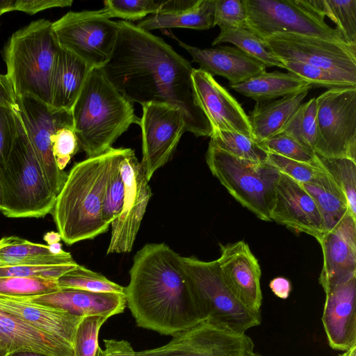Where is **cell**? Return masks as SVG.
Wrapping results in <instances>:
<instances>
[{"label":"cell","mask_w":356,"mask_h":356,"mask_svg":"<svg viewBox=\"0 0 356 356\" xmlns=\"http://www.w3.org/2000/svg\"><path fill=\"white\" fill-rule=\"evenodd\" d=\"M118 36L101 67L113 87L131 103L165 104L181 113L186 131L210 136V124L198 105L188 60L161 38L131 22L118 21Z\"/></svg>","instance_id":"obj_1"},{"label":"cell","mask_w":356,"mask_h":356,"mask_svg":"<svg viewBox=\"0 0 356 356\" xmlns=\"http://www.w3.org/2000/svg\"><path fill=\"white\" fill-rule=\"evenodd\" d=\"M125 296L137 325L161 334L173 336L204 321L181 257L163 243L146 244L135 254Z\"/></svg>","instance_id":"obj_2"},{"label":"cell","mask_w":356,"mask_h":356,"mask_svg":"<svg viewBox=\"0 0 356 356\" xmlns=\"http://www.w3.org/2000/svg\"><path fill=\"white\" fill-rule=\"evenodd\" d=\"M128 149L111 147L88 157L75 163L67 174L51 211L61 239L67 245L92 239L108 230L110 225L102 215L104 195Z\"/></svg>","instance_id":"obj_3"},{"label":"cell","mask_w":356,"mask_h":356,"mask_svg":"<svg viewBox=\"0 0 356 356\" xmlns=\"http://www.w3.org/2000/svg\"><path fill=\"white\" fill-rule=\"evenodd\" d=\"M71 113L79 147L88 157L106 152L131 124H140L134 104L98 67L90 71Z\"/></svg>","instance_id":"obj_4"},{"label":"cell","mask_w":356,"mask_h":356,"mask_svg":"<svg viewBox=\"0 0 356 356\" xmlns=\"http://www.w3.org/2000/svg\"><path fill=\"white\" fill-rule=\"evenodd\" d=\"M59 49L52 22L47 19L31 22L11 35L3 56L15 97L30 96L51 106Z\"/></svg>","instance_id":"obj_5"},{"label":"cell","mask_w":356,"mask_h":356,"mask_svg":"<svg viewBox=\"0 0 356 356\" xmlns=\"http://www.w3.org/2000/svg\"><path fill=\"white\" fill-rule=\"evenodd\" d=\"M18 118L17 136L2 179L0 211L9 218H42L51 213L56 195Z\"/></svg>","instance_id":"obj_6"},{"label":"cell","mask_w":356,"mask_h":356,"mask_svg":"<svg viewBox=\"0 0 356 356\" xmlns=\"http://www.w3.org/2000/svg\"><path fill=\"white\" fill-rule=\"evenodd\" d=\"M182 266L203 320L238 334L261 323V314L242 303L225 283L217 260L181 257Z\"/></svg>","instance_id":"obj_7"},{"label":"cell","mask_w":356,"mask_h":356,"mask_svg":"<svg viewBox=\"0 0 356 356\" xmlns=\"http://www.w3.org/2000/svg\"><path fill=\"white\" fill-rule=\"evenodd\" d=\"M206 161L214 177L243 207L264 221L269 216L280 172L267 162L233 156L211 144Z\"/></svg>","instance_id":"obj_8"},{"label":"cell","mask_w":356,"mask_h":356,"mask_svg":"<svg viewBox=\"0 0 356 356\" xmlns=\"http://www.w3.org/2000/svg\"><path fill=\"white\" fill-rule=\"evenodd\" d=\"M245 27L262 40L279 33L319 38L348 44L308 0H242Z\"/></svg>","instance_id":"obj_9"},{"label":"cell","mask_w":356,"mask_h":356,"mask_svg":"<svg viewBox=\"0 0 356 356\" xmlns=\"http://www.w3.org/2000/svg\"><path fill=\"white\" fill-rule=\"evenodd\" d=\"M59 46L90 67L101 68L110 58L119 31L118 22L104 8L70 11L52 22Z\"/></svg>","instance_id":"obj_10"},{"label":"cell","mask_w":356,"mask_h":356,"mask_svg":"<svg viewBox=\"0 0 356 356\" xmlns=\"http://www.w3.org/2000/svg\"><path fill=\"white\" fill-rule=\"evenodd\" d=\"M314 152L356 161V86L332 88L316 98Z\"/></svg>","instance_id":"obj_11"},{"label":"cell","mask_w":356,"mask_h":356,"mask_svg":"<svg viewBox=\"0 0 356 356\" xmlns=\"http://www.w3.org/2000/svg\"><path fill=\"white\" fill-rule=\"evenodd\" d=\"M17 112L45 178L57 196L67 174L58 168L52 152L53 137L58 130L74 127L70 111L56 109L33 97H16Z\"/></svg>","instance_id":"obj_12"},{"label":"cell","mask_w":356,"mask_h":356,"mask_svg":"<svg viewBox=\"0 0 356 356\" xmlns=\"http://www.w3.org/2000/svg\"><path fill=\"white\" fill-rule=\"evenodd\" d=\"M280 60L300 62L356 79V45L296 34L264 39Z\"/></svg>","instance_id":"obj_13"},{"label":"cell","mask_w":356,"mask_h":356,"mask_svg":"<svg viewBox=\"0 0 356 356\" xmlns=\"http://www.w3.org/2000/svg\"><path fill=\"white\" fill-rule=\"evenodd\" d=\"M164 346L137 352L138 356H252L254 343L238 334L203 321L173 336Z\"/></svg>","instance_id":"obj_14"},{"label":"cell","mask_w":356,"mask_h":356,"mask_svg":"<svg viewBox=\"0 0 356 356\" xmlns=\"http://www.w3.org/2000/svg\"><path fill=\"white\" fill-rule=\"evenodd\" d=\"M124 195L122 210L111 222V237L107 254L131 251L147 206L151 188L134 149L129 148L120 162Z\"/></svg>","instance_id":"obj_15"},{"label":"cell","mask_w":356,"mask_h":356,"mask_svg":"<svg viewBox=\"0 0 356 356\" xmlns=\"http://www.w3.org/2000/svg\"><path fill=\"white\" fill-rule=\"evenodd\" d=\"M140 119L143 159L140 163L149 181L154 173L169 161L186 131L181 111L165 104H144Z\"/></svg>","instance_id":"obj_16"},{"label":"cell","mask_w":356,"mask_h":356,"mask_svg":"<svg viewBox=\"0 0 356 356\" xmlns=\"http://www.w3.org/2000/svg\"><path fill=\"white\" fill-rule=\"evenodd\" d=\"M192 79L199 106L212 131H229L254 140L248 115L241 104L207 72L193 68Z\"/></svg>","instance_id":"obj_17"},{"label":"cell","mask_w":356,"mask_h":356,"mask_svg":"<svg viewBox=\"0 0 356 356\" xmlns=\"http://www.w3.org/2000/svg\"><path fill=\"white\" fill-rule=\"evenodd\" d=\"M269 216L271 221L317 241L324 234L321 216L313 198L300 184L282 173L275 186Z\"/></svg>","instance_id":"obj_18"},{"label":"cell","mask_w":356,"mask_h":356,"mask_svg":"<svg viewBox=\"0 0 356 356\" xmlns=\"http://www.w3.org/2000/svg\"><path fill=\"white\" fill-rule=\"evenodd\" d=\"M217 262L222 276L236 298L247 307L260 312L261 271L257 259L243 241L220 244Z\"/></svg>","instance_id":"obj_19"},{"label":"cell","mask_w":356,"mask_h":356,"mask_svg":"<svg viewBox=\"0 0 356 356\" xmlns=\"http://www.w3.org/2000/svg\"><path fill=\"white\" fill-rule=\"evenodd\" d=\"M318 242L323 255L318 279L323 290L356 275V218L350 213Z\"/></svg>","instance_id":"obj_20"},{"label":"cell","mask_w":356,"mask_h":356,"mask_svg":"<svg viewBox=\"0 0 356 356\" xmlns=\"http://www.w3.org/2000/svg\"><path fill=\"white\" fill-rule=\"evenodd\" d=\"M322 323L329 346L345 351L356 345V275L324 290Z\"/></svg>","instance_id":"obj_21"},{"label":"cell","mask_w":356,"mask_h":356,"mask_svg":"<svg viewBox=\"0 0 356 356\" xmlns=\"http://www.w3.org/2000/svg\"><path fill=\"white\" fill-rule=\"evenodd\" d=\"M186 49L200 68L212 76L219 75L238 84L266 72V66L248 56L236 47L218 46L202 49L191 46L172 35Z\"/></svg>","instance_id":"obj_22"},{"label":"cell","mask_w":356,"mask_h":356,"mask_svg":"<svg viewBox=\"0 0 356 356\" xmlns=\"http://www.w3.org/2000/svg\"><path fill=\"white\" fill-rule=\"evenodd\" d=\"M23 298L80 317L104 316L110 318L122 313L127 306L125 294L97 293L74 289H59L52 293Z\"/></svg>","instance_id":"obj_23"},{"label":"cell","mask_w":356,"mask_h":356,"mask_svg":"<svg viewBox=\"0 0 356 356\" xmlns=\"http://www.w3.org/2000/svg\"><path fill=\"white\" fill-rule=\"evenodd\" d=\"M0 309L73 346L76 327L83 317L23 297L0 295Z\"/></svg>","instance_id":"obj_24"},{"label":"cell","mask_w":356,"mask_h":356,"mask_svg":"<svg viewBox=\"0 0 356 356\" xmlns=\"http://www.w3.org/2000/svg\"><path fill=\"white\" fill-rule=\"evenodd\" d=\"M0 350H31L52 356H74L73 346L0 309Z\"/></svg>","instance_id":"obj_25"},{"label":"cell","mask_w":356,"mask_h":356,"mask_svg":"<svg viewBox=\"0 0 356 356\" xmlns=\"http://www.w3.org/2000/svg\"><path fill=\"white\" fill-rule=\"evenodd\" d=\"M92 68L60 47L52 77L51 106L71 111Z\"/></svg>","instance_id":"obj_26"},{"label":"cell","mask_w":356,"mask_h":356,"mask_svg":"<svg viewBox=\"0 0 356 356\" xmlns=\"http://www.w3.org/2000/svg\"><path fill=\"white\" fill-rule=\"evenodd\" d=\"M308 92L257 102L248 116L254 140L259 143L281 133Z\"/></svg>","instance_id":"obj_27"},{"label":"cell","mask_w":356,"mask_h":356,"mask_svg":"<svg viewBox=\"0 0 356 356\" xmlns=\"http://www.w3.org/2000/svg\"><path fill=\"white\" fill-rule=\"evenodd\" d=\"M229 87L257 102L273 100L312 88L309 82L296 75L278 71L264 72Z\"/></svg>","instance_id":"obj_28"},{"label":"cell","mask_w":356,"mask_h":356,"mask_svg":"<svg viewBox=\"0 0 356 356\" xmlns=\"http://www.w3.org/2000/svg\"><path fill=\"white\" fill-rule=\"evenodd\" d=\"M75 263L70 252L54 254L48 245L32 243L15 236L0 239L1 266H40Z\"/></svg>","instance_id":"obj_29"},{"label":"cell","mask_w":356,"mask_h":356,"mask_svg":"<svg viewBox=\"0 0 356 356\" xmlns=\"http://www.w3.org/2000/svg\"><path fill=\"white\" fill-rule=\"evenodd\" d=\"M300 184L313 198L318 209L324 233L332 230L350 213L345 194L326 172Z\"/></svg>","instance_id":"obj_30"},{"label":"cell","mask_w":356,"mask_h":356,"mask_svg":"<svg viewBox=\"0 0 356 356\" xmlns=\"http://www.w3.org/2000/svg\"><path fill=\"white\" fill-rule=\"evenodd\" d=\"M214 8L215 0H199L193 8L188 10L150 15L136 26L147 31L170 28L207 30L215 26Z\"/></svg>","instance_id":"obj_31"},{"label":"cell","mask_w":356,"mask_h":356,"mask_svg":"<svg viewBox=\"0 0 356 356\" xmlns=\"http://www.w3.org/2000/svg\"><path fill=\"white\" fill-rule=\"evenodd\" d=\"M225 42L233 44L248 56L264 64L266 67H278L284 69L282 61L268 48L265 41L245 26L220 32L213 40L212 45Z\"/></svg>","instance_id":"obj_32"},{"label":"cell","mask_w":356,"mask_h":356,"mask_svg":"<svg viewBox=\"0 0 356 356\" xmlns=\"http://www.w3.org/2000/svg\"><path fill=\"white\" fill-rule=\"evenodd\" d=\"M322 16L335 23L346 42L356 45V0H308Z\"/></svg>","instance_id":"obj_33"},{"label":"cell","mask_w":356,"mask_h":356,"mask_svg":"<svg viewBox=\"0 0 356 356\" xmlns=\"http://www.w3.org/2000/svg\"><path fill=\"white\" fill-rule=\"evenodd\" d=\"M209 144L238 158L266 162L268 152L255 140L236 132L212 131Z\"/></svg>","instance_id":"obj_34"},{"label":"cell","mask_w":356,"mask_h":356,"mask_svg":"<svg viewBox=\"0 0 356 356\" xmlns=\"http://www.w3.org/2000/svg\"><path fill=\"white\" fill-rule=\"evenodd\" d=\"M282 132L291 136L307 149L314 150L317 138L315 97L302 104L297 108Z\"/></svg>","instance_id":"obj_35"},{"label":"cell","mask_w":356,"mask_h":356,"mask_svg":"<svg viewBox=\"0 0 356 356\" xmlns=\"http://www.w3.org/2000/svg\"><path fill=\"white\" fill-rule=\"evenodd\" d=\"M316 156L320 165L345 194L350 213L356 218V161L348 158H325L318 154Z\"/></svg>","instance_id":"obj_36"},{"label":"cell","mask_w":356,"mask_h":356,"mask_svg":"<svg viewBox=\"0 0 356 356\" xmlns=\"http://www.w3.org/2000/svg\"><path fill=\"white\" fill-rule=\"evenodd\" d=\"M59 289H74L97 293L125 294V287L119 285L100 273L78 264L57 280Z\"/></svg>","instance_id":"obj_37"},{"label":"cell","mask_w":356,"mask_h":356,"mask_svg":"<svg viewBox=\"0 0 356 356\" xmlns=\"http://www.w3.org/2000/svg\"><path fill=\"white\" fill-rule=\"evenodd\" d=\"M284 69L296 76L309 82L313 88L355 87L356 79L332 71L300 62L281 60Z\"/></svg>","instance_id":"obj_38"},{"label":"cell","mask_w":356,"mask_h":356,"mask_svg":"<svg viewBox=\"0 0 356 356\" xmlns=\"http://www.w3.org/2000/svg\"><path fill=\"white\" fill-rule=\"evenodd\" d=\"M59 289L57 280L39 277H0V295L15 297L41 296Z\"/></svg>","instance_id":"obj_39"},{"label":"cell","mask_w":356,"mask_h":356,"mask_svg":"<svg viewBox=\"0 0 356 356\" xmlns=\"http://www.w3.org/2000/svg\"><path fill=\"white\" fill-rule=\"evenodd\" d=\"M108 318L104 316L83 317L74 335V356H99L102 349L98 343L101 327Z\"/></svg>","instance_id":"obj_40"},{"label":"cell","mask_w":356,"mask_h":356,"mask_svg":"<svg viewBox=\"0 0 356 356\" xmlns=\"http://www.w3.org/2000/svg\"><path fill=\"white\" fill-rule=\"evenodd\" d=\"M258 143L268 152L279 154L292 160L320 165L314 151L304 147L283 132Z\"/></svg>","instance_id":"obj_41"},{"label":"cell","mask_w":356,"mask_h":356,"mask_svg":"<svg viewBox=\"0 0 356 356\" xmlns=\"http://www.w3.org/2000/svg\"><path fill=\"white\" fill-rule=\"evenodd\" d=\"M104 9L110 18L142 20L160 12V0H106Z\"/></svg>","instance_id":"obj_42"},{"label":"cell","mask_w":356,"mask_h":356,"mask_svg":"<svg viewBox=\"0 0 356 356\" xmlns=\"http://www.w3.org/2000/svg\"><path fill=\"white\" fill-rule=\"evenodd\" d=\"M19 118L14 108L0 106V207L3 172L18 133Z\"/></svg>","instance_id":"obj_43"},{"label":"cell","mask_w":356,"mask_h":356,"mask_svg":"<svg viewBox=\"0 0 356 356\" xmlns=\"http://www.w3.org/2000/svg\"><path fill=\"white\" fill-rule=\"evenodd\" d=\"M266 162L299 184L308 182L325 172L321 165L292 160L271 152H268Z\"/></svg>","instance_id":"obj_44"},{"label":"cell","mask_w":356,"mask_h":356,"mask_svg":"<svg viewBox=\"0 0 356 356\" xmlns=\"http://www.w3.org/2000/svg\"><path fill=\"white\" fill-rule=\"evenodd\" d=\"M246 12L242 0H215L214 26L220 32L245 26Z\"/></svg>","instance_id":"obj_45"},{"label":"cell","mask_w":356,"mask_h":356,"mask_svg":"<svg viewBox=\"0 0 356 356\" xmlns=\"http://www.w3.org/2000/svg\"><path fill=\"white\" fill-rule=\"evenodd\" d=\"M116 167L108 184L104 195L102 215L104 222L111 225L120 214L124 201V186L120 170Z\"/></svg>","instance_id":"obj_46"},{"label":"cell","mask_w":356,"mask_h":356,"mask_svg":"<svg viewBox=\"0 0 356 356\" xmlns=\"http://www.w3.org/2000/svg\"><path fill=\"white\" fill-rule=\"evenodd\" d=\"M78 265L60 264L53 266H0V277H39L47 279L58 280L67 272Z\"/></svg>","instance_id":"obj_47"},{"label":"cell","mask_w":356,"mask_h":356,"mask_svg":"<svg viewBox=\"0 0 356 356\" xmlns=\"http://www.w3.org/2000/svg\"><path fill=\"white\" fill-rule=\"evenodd\" d=\"M79 148L74 127H63L56 131L53 137L52 152L59 170H64Z\"/></svg>","instance_id":"obj_48"},{"label":"cell","mask_w":356,"mask_h":356,"mask_svg":"<svg viewBox=\"0 0 356 356\" xmlns=\"http://www.w3.org/2000/svg\"><path fill=\"white\" fill-rule=\"evenodd\" d=\"M72 0H16L15 10L22 11L29 15L57 7H69Z\"/></svg>","instance_id":"obj_49"},{"label":"cell","mask_w":356,"mask_h":356,"mask_svg":"<svg viewBox=\"0 0 356 356\" xmlns=\"http://www.w3.org/2000/svg\"><path fill=\"white\" fill-rule=\"evenodd\" d=\"M105 349L99 356H138L131 344L125 340L105 339Z\"/></svg>","instance_id":"obj_50"},{"label":"cell","mask_w":356,"mask_h":356,"mask_svg":"<svg viewBox=\"0 0 356 356\" xmlns=\"http://www.w3.org/2000/svg\"><path fill=\"white\" fill-rule=\"evenodd\" d=\"M199 0H160L159 13H177L193 8Z\"/></svg>","instance_id":"obj_51"},{"label":"cell","mask_w":356,"mask_h":356,"mask_svg":"<svg viewBox=\"0 0 356 356\" xmlns=\"http://www.w3.org/2000/svg\"><path fill=\"white\" fill-rule=\"evenodd\" d=\"M0 106H16V97L6 74H0Z\"/></svg>","instance_id":"obj_52"},{"label":"cell","mask_w":356,"mask_h":356,"mask_svg":"<svg viewBox=\"0 0 356 356\" xmlns=\"http://www.w3.org/2000/svg\"><path fill=\"white\" fill-rule=\"evenodd\" d=\"M269 287L275 296L284 300L289 298L291 291L290 280L283 277H277L271 280Z\"/></svg>","instance_id":"obj_53"},{"label":"cell","mask_w":356,"mask_h":356,"mask_svg":"<svg viewBox=\"0 0 356 356\" xmlns=\"http://www.w3.org/2000/svg\"><path fill=\"white\" fill-rule=\"evenodd\" d=\"M16 0H0V16L10 11L15 10Z\"/></svg>","instance_id":"obj_54"},{"label":"cell","mask_w":356,"mask_h":356,"mask_svg":"<svg viewBox=\"0 0 356 356\" xmlns=\"http://www.w3.org/2000/svg\"><path fill=\"white\" fill-rule=\"evenodd\" d=\"M43 239L47 243V245L59 243L61 240V236L58 232H49L44 235Z\"/></svg>","instance_id":"obj_55"},{"label":"cell","mask_w":356,"mask_h":356,"mask_svg":"<svg viewBox=\"0 0 356 356\" xmlns=\"http://www.w3.org/2000/svg\"><path fill=\"white\" fill-rule=\"evenodd\" d=\"M6 356H52L47 354L31 351V350H19L8 353Z\"/></svg>","instance_id":"obj_56"},{"label":"cell","mask_w":356,"mask_h":356,"mask_svg":"<svg viewBox=\"0 0 356 356\" xmlns=\"http://www.w3.org/2000/svg\"><path fill=\"white\" fill-rule=\"evenodd\" d=\"M48 246L50 252L54 254H61L65 252V251L62 249V245L60 242Z\"/></svg>","instance_id":"obj_57"},{"label":"cell","mask_w":356,"mask_h":356,"mask_svg":"<svg viewBox=\"0 0 356 356\" xmlns=\"http://www.w3.org/2000/svg\"><path fill=\"white\" fill-rule=\"evenodd\" d=\"M337 356H356V345H354L348 350L343 351L342 353Z\"/></svg>","instance_id":"obj_58"},{"label":"cell","mask_w":356,"mask_h":356,"mask_svg":"<svg viewBox=\"0 0 356 356\" xmlns=\"http://www.w3.org/2000/svg\"><path fill=\"white\" fill-rule=\"evenodd\" d=\"M8 353L9 352L0 350V356H6Z\"/></svg>","instance_id":"obj_59"},{"label":"cell","mask_w":356,"mask_h":356,"mask_svg":"<svg viewBox=\"0 0 356 356\" xmlns=\"http://www.w3.org/2000/svg\"><path fill=\"white\" fill-rule=\"evenodd\" d=\"M252 356H263V355L254 352Z\"/></svg>","instance_id":"obj_60"},{"label":"cell","mask_w":356,"mask_h":356,"mask_svg":"<svg viewBox=\"0 0 356 356\" xmlns=\"http://www.w3.org/2000/svg\"></svg>","instance_id":"obj_61"}]
</instances>
